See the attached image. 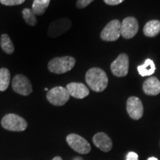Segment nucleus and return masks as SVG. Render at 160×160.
<instances>
[{
  "mask_svg": "<svg viewBox=\"0 0 160 160\" xmlns=\"http://www.w3.org/2000/svg\"><path fill=\"white\" fill-rule=\"evenodd\" d=\"M85 81L90 88L95 92H102L107 88L108 78L102 69L92 68L87 71Z\"/></svg>",
  "mask_w": 160,
  "mask_h": 160,
  "instance_id": "nucleus-1",
  "label": "nucleus"
},
{
  "mask_svg": "<svg viewBox=\"0 0 160 160\" xmlns=\"http://www.w3.org/2000/svg\"><path fill=\"white\" fill-rule=\"evenodd\" d=\"M76 60L73 57L66 56L62 57H55L48 62V68L51 73L62 74L68 72L74 67Z\"/></svg>",
  "mask_w": 160,
  "mask_h": 160,
  "instance_id": "nucleus-2",
  "label": "nucleus"
},
{
  "mask_svg": "<svg viewBox=\"0 0 160 160\" xmlns=\"http://www.w3.org/2000/svg\"><path fill=\"white\" fill-rule=\"evenodd\" d=\"M4 128L11 131H24L27 128L28 123L22 117L14 113H8L2 119Z\"/></svg>",
  "mask_w": 160,
  "mask_h": 160,
  "instance_id": "nucleus-3",
  "label": "nucleus"
},
{
  "mask_svg": "<svg viewBox=\"0 0 160 160\" xmlns=\"http://www.w3.org/2000/svg\"><path fill=\"white\" fill-rule=\"evenodd\" d=\"M71 95L69 94L68 91L66 88L62 86L53 88L48 91L47 99L52 105L55 106H62L68 101Z\"/></svg>",
  "mask_w": 160,
  "mask_h": 160,
  "instance_id": "nucleus-4",
  "label": "nucleus"
},
{
  "mask_svg": "<svg viewBox=\"0 0 160 160\" xmlns=\"http://www.w3.org/2000/svg\"><path fill=\"white\" fill-rule=\"evenodd\" d=\"M121 36V22L118 19H113L104 28L100 33V37L104 41L113 42Z\"/></svg>",
  "mask_w": 160,
  "mask_h": 160,
  "instance_id": "nucleus-5",
  "label": "nucleus"
},
{
  "mask_svg": "<svg viewBox=\"0 0 160 160\" xmlns=\"http://www.w3.org/2000/svg\"><path fill=\"white\" fill-rule=\"evenodd\" d=\"M67 142L72 149L74 150L77 153L82 154H86L91 151V148L88 142L81 136L71 133L66 138Z\"/></svg>",
  "mask_w": 160,
  "mask_h": 160,
  "instance_id": "nucleus-6",
  "label": "nucleus"
},
{
  "mask_svg": "<svg viewBox=\"0 0 160 160\" xmlns=\"http://www.w3.org/2000/svg\"><path fill=\"white\" fill-rule=\"evenodd\" d=\"M111 72L113 74L118 77L127 76L129 69V58L125 53L119 55L111 65Z\"/></svg>",
  "mask_w": 160,
  "mask_h": 160,
  "instance_id": "nucleus-7",
  "label": "nucleus"
},
{
  "mask_svg": "<svg viewBox=\"0 0 160 160\" xmlns=\"http://www.w3.org/2000/svg\"><path fill=\"white\" fill-rule=\"evenodd\" d=\"M12 87L16 93L22 96H28L33 91L30 80L22 74L16 75L13 78Z\"/></svg>",
  "mask_w": 160,
  "mask_h": 160,
  "instance_id": "nucleus-8",
  "label": "nucleus"
},
{
  "mask_svg": "<svg viewBox=\"0 0 160 160\" xmlns=\"http://www.w3.org/2000/svg\"><path fill=\"white\" fill-rule=\"evenodd\" d=\"M71 21L66 18L59 19L52 22L49 26L48 34L50 37L55 38L65 33L71 28Z\"/></svg>",
  "mask_w": 160,
  "mask_h": 160,
  "instance_id": "nucleus-9",
  "label": "nucleus"
},
{
  "mask_svg": "<svg viewBox=\"0 0 160 160\" xmlns=\"http://www.w3.org/2000/svg\"><path fill=\"white\" fill-rule=\"evenodd\" d=\"M139 30V24L134 17H129L121 22V36L125 39H131L137 34Z\"/></svg>",
  "mask_w": 160,
  "mask_h": 160,
  "instance_id": "nucleus-10",
  "label": "nucleus"
},
{
  "mask_svg": "<svg viewBox=\"0 0 160 160\" xmlns=\"http://www.w3.org/2000/svg\"><path fill=\"white\" fill-rule=\"evenodd\" d=\"M127 111L133 119H139L143 115V105L138 97H131L127 101Z\"/></svg>",
  "mask_w": 160,
  "mask_h": 160,
  "instance_id": "nucleus-11",
  "label": "nucleus"
},
{
  "mask_svg": "<svg viewBox=\"0 0 160 160\" xmlns=\"http://www.w3.org/2000/svg\"><path fill=\"white\" fill-rule=\"evenodd\" d=\"M66 89L71 97L77 99H83L89 95V89L83 83L71 82L68 84Z\"/></svg>",
  "mask_w": 160,
  "mask_h": 160,
  "instance_id": "nucleus-12",
  "label": "nucleus"
},
{
  "mask_svg": "<svg viewBox=\"0 0 160 160\" xmlns=\"http://www.w3.org/2000/svg\"><path fill=\"white\" fill-rule=\"evenodd\" d=\"M93 142L98 148L102 151H110L112 148V141L111 138L102 132H100L93 136Z\"/></svg>",
  "mask_w": 160,
  "mask_h": 160,
  "instance_id": "nucleus-13",
  "label": "nucleus"
},
{
  "mask_svg": "<svg viewBox=\"0 0 160 160\" xmlns=\"http://www.w3.org/2000/svg\"><path fill=\"white\" fill-rule=\"evenodd\" d=\"M142 88L145 94L156 96L160 93V81L155 77H149L144 82Z\"/></svg>",
  "mask_w": 160,
  "mask_h": 160,
  "instance_id": "nucleus-14",
  "label": "nucleus"
},
{
  "mask_svg": "<svg viewBox=\"0 0 160 160\" xmlns=\"http://www.w3.org/2000/svg\"><path fill=\"white\" fill-rule=\"evenodd\" d=\"M145 36L148 37H154L160 33V21L151 20L145 24L143 28Z\"/></svg>",
  "mask_w": 160,
  "mask_h": 160,
  "instance_id": "nucleus-15",
  "label": "nucleus"
},
{
  "mask_svg": "<svg viewBox=\"0 0 160 160\" xmlns=\"http://www.w3.org/2000/svg\"><path fill=\"white\" fill-rule=\"evenodd\" d=\"M137 70L142 77H148V76H151L156 71V66L153 60L147 59L143 65L138 66Z\"/></svg>",
  "mask_w": 160,
  "mask_h": 160,
  "instance_id": "nucleus-16",
  "label": "nucleus"
},
{
  "mask_svg": "<svg viewBox=\"0 0 160 160\" xmlns=\"http://www.w3.org/2000/svg\"><path fill=\"white\" fill-rule=\"evenodd\" d=\"M51 0H34L32 5V11L36 16H42L45 13L49 6Z\"/></svg>",
  "mask_w": 160,
  "mask_h": 160,
  "instance_id": "nucleus-17",
  "label": "nucleus"
},
{
  "mask_svg": "<svg viewBox=\"0 0 160 160\" xmlns=\"http://www.w3.org/2000/svg\"><path fill=\"white\" fill-rule=\"evenodd\" d=\"M11 73L7 68L0 69V91H5L9 87Z\"/></svg>",
  "mask_w": 160,
  "mask_h": 160,
  "instance_id": "nucleus-18",
  "label": "nucleus"
},
{
  "mask_svg": "<svg viewBox=\"0 0 160 160\" xmlns=\"http://www.w3.org/2000/svg\"><path fill=\"white\" fill-rule=\"evenodd\" d=\"M0 45L2 51L8 54H12L14 52V46L11 42V38L8 34H2L1 36Z\"/></svg>",
  "mask_w": 160,
  "mask_h": 160,
  "instance_id": "nucleus-19",
  "label": "nucleus"
},
{
  "mask_svg": "<svg viewBox=\"0 0 160 160\" xmlns=\"http://www.w3.org/2000/svg\"><path fill=\"white\" fill-rule=\"evenodd\" d=\"M22 17L25 22L28 25L35 26L37 24V19L36 14L32 11V9L25 8L22 11Z\"/></svg>",
  "mask_w": 160,
  "mask_h": 160,
  "instance_id": "nucleus-20",
  "label": "nucleus"
},
{
  "mask_svg": "<svg viewBox=\"0 0 160 160\" xmlns=\"http://www.w3.org/2000/svg\"><path fill=\"white\" fill-rule=\"evenodd\" d=\"M25 0H0V2L4 5L13 6L22 4Z\"/></svg>",
  "mask_w": 160,
  "mask_h": 160,
  "instance_id": "nucleus-21",
  "label": "nucleus"
},
{
  "mask_svg": "<svg viewBox=\"0 0 160 160\" xmlns=\"http://www.w3.org/2000/svg\"><path fill=\"white\" fill-rule=\"evenodd\" d=\"M93 1H94V0H77V6L79 8H84L89 5Z\"/></svg>",
  "mask_w": 160,
  "mask_h": 160,
  "instance_id": "nucleus-22",
  "label": "nucleus"
},
{
  "mask_svg": "<svg viewBox=\"0 0 160 160\" xmlns=\"http://www.w3.org/2000/svg\"><path fill=\"white\" fill-rule=\"evenodd\" d=\"M125 160H138L137 153H134V152H129L126 156Z\"/></svg>",
  "mask_w": 160,
  "mask_h": 160,
  "instance_id": "nucleus-23",
  "label": "nucleus"
},
{
  "mask_svg": "<svg viewBox=\"0 0 160 160\" xmlns=\"http://www.w3.org/2000/svg\"><path fill=\"white\" fill-rule=\"evenodd\" d=\"M124 1H125V0H104V2H105L107 5H119V4L122 3Z\"/></svg>",
  "mask_w": 160,
  "mask_h": 160,
  "instance_id": "nucleus-24",
  "label": "nucleus"
},
{
  "mask_svg": "<svg viewBox=\"0 0 160 160\" xmlns=\"http://www.w3.org/2000/svg\"><path fill=\"white\" fill-rule=\"evenodd\" d=\"M52 160H62V158L60 157H56L53 158V159Z\"/></svg>",
  "mask_w": 160,
  "mask_h": 160,
  "instance_id": "nucleus-25",
  "label": "nucleus"
},
{
  "mask_svg": "<svg viewBox=\"0 0 160 160\" xmlns=\"http://www.w3.org/2000/svg\"><path fill=\"white\" fill-rule=\"evenodd\" d=\"M73 160H83V159L81 157H75Z\"/></svg>",
  "mask_w": 160,
  "mask_h": 160,
  "instance_id": "nucleus-26",
  "label": "nucleus"
},
{
  "mask_svg": "<svg viewBox=\"0 0 160 160\" xmlns=\"http://www.w3.org/2000/svg\"><path fill=\"white\" fill-rule=\"evenodd\" d=\"M148 160H158V159H157V158H155V157H150Z\"/></svg>",
  "mask_w": 160,
  "mask_h": 160,
  "instance_id": "nucleus-27",
  "label": "nucleus"
},
{
  "mask_svg": "<svg viewBox=\"0 0 160 160\" xmlns=\"http://www.w3.org/2000/svg\"><path fill=\"white\" fill-rule=\"evenodd\" d=\"M45 91H48V88H45Z\"/></svg>",
  "mask_w": 160,
  "mask_h": 160,
  "instance_id": "nucleus-28",
  "label": "nucleus"
}]
</instances>
